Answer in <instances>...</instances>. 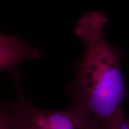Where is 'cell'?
Segmentation results:
<instances>
[{
	"label": "cell",
	"mask_w": 129,
	"mask_h": 129,
	"mask_svg": "<svg viewBox=\"0 0 129 129\" xmlns=\"http://www.w3.org/2000/svg\"><path fill=\"white\" fill-rule=\"evenodd\" d=\"M2 35H3V34H2V33H1V32H0V37H2Z\"/></svg>",
	"instance_id": "6"
},
{
	"label": "cell",
	"mask_w": 129,
	"mask_h": 129,
	"mask_svg": "<svg viewBox=\"0 0 129 129\" xmlns=\"http://www.w3.org/2000/svg\"><path fill=\"white\" fill-rule=\"evenodd\" d=\"M108 20L104 12L89 10L75 23L74 32L82 42L83 50L66 90L70 104L92 116L103 129H125L121 55L105 36Z\"/></svg>",
	"instance_id": "1"
},
{
	"label": "cell",
	"mask_w": 129,
	"mask_h": 129,
	"mask_svg": "<svg viewBox=\"0 0 129 129\" xmlns=\"http://www.w3.org/2000/svg\"><path fill=\"white\" fill-rule=\"evenodd\" d=\"M125 129H129V119L128 120V122H127V125H126Z\"/></svg>",
	"instance_id": "5"
},
{
	"label": "cell",
	"mask_w": 129,
	"mask_h": 129,
	"mask_svg": "<svg viewBox=\"0 0 129 129\" xmlns=\"http://www.w3.org/2000/svg\"><path fill=\"white\" fill-rule=\"evenodd\" d=\"M0 129H13L9 107L0 103Z\"/></svg>",
	"instance_id": "4"
},
{
	"label": "cell",
	"mask_w": 129,
	"mask_h": 129,
	"mask_svg": "<svg viewBox=\"0 0 129 129\" xmlns=\"http://www.w3.org/2000/svg\"><path fill=\"white\" fill-rule=\"evenodd\" d=\"M41 56L39 48L20 37L4 34L0 37V71L13 72L22 62L37 60Z\"/></svg>",
	"instance_id": "3"
},
{
	"label": "cell",
	"mask_w": 129,
	"mask_h": 129,
	"mask_svg": "<svg viewBox=\"0 0 129 129\" xmlns=\"http://www.w3.org/2000/svg\"><path fill=\"white\" fill-rule=\"evenodd\" d=\"M9 108L13 129H103L92 116L70 104L60 110L39 108L20 88Z\"/></svg>",
	"instance_id": "2"
}]
</instances>
